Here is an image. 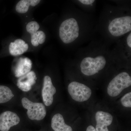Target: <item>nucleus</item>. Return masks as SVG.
<instances>
[{"label": "nucleus", "mask_w": 131, "mask_h": 131, "mask_svg": "<svg viewBox=\"0 0 131 131\" xmlns=\"http://www.w3.org/2000/svg\"><path fill=\"white\" fill-rule=\"evenodd\" d=\"M79 1L84 5H90L93 4L95 1L94 0H80Z\"/></svg>", "instance_id": "obj_18"}, {"label": "nucleus", "mask_w": 131, "mask_h": 131, "mask_svg": "<svg viewBox=\"0 0 131 131\" xmlns=\"http://www.w3.org/2000/svg\"><path fill=\"white\" fill-rule=\"evenodd\" d=\"M28 49V44L21 39H16L9 45V53L13 56L21 55L27 51Z\"/></svg>", "instance_id": "obj_12"}, {"label": "nucleus", "mask_w": 131, "mask_h": 131, "mask_svg": "<svg viewBox=\"0 0 131 131\" xmlns=\"http://www.w3.org/2000/svg\"><path fill=\"white\" fill-rule=\"evenodd\" d=\"M40 0H30V6L34 7L40 2Z\"/></svg>", "instance_id": "obj_19"}, {"label": "nucleus", "mask_w": 131, "mask_h": 131, "mask_svg": "<svg viewBox=\"0 0 131 131\" xmlns=\"http://www.w3.org/2000/svg\"><path fill=\"white\" fill-rule=\"evenodd\" d=\"M80 28L77 21L74 18L67 19L60 25L59 35L64 43H72L78 38Z\"/></svg>", "instance_id": "obj_1"}, {"label": "nucleus", "mask_w": 131, "mask_h": 131, "mask_svg": "<svg viewBox=\"0 0 131 131\" xmlns=\"http://www.w3.org/2000/svg\"><path fill=\"white\" fill-rule=\"evenodd\" d=\"M56 89L52 84L51 78L49 76L44 78L42 94L43 101L46 106H49L53 103V96L56 93Z\"/></svg>", "instance_id": "obj_7"}, {"label": "nucleus", "mask_w": 131, "mask_h": 131, "mask_svg": "<svg viewBox=\"0 0 131 131\" xmlns=\"http://www.w3.org/2000/svg\"><path fill=\"white\" fill-rule=\"evenodd\" d=\"M68 91L72 99L78 102L88 100L92 94V91L89 87L75 81L71 82L69 84Z\"/></svg>", "instance_id": "obj_6"}, {"label": "nucleus", "mask_w": 131, "mask_h": 131, "mask_svg": "<svg viewBox=\"0 0 131 131\" xmlns=\"http://www.w3.org/2000/svg\"><path fill=\"white\" fill-rule=\"evenodd\" d=\"M32 67V62L30 59L20 58L15 68V75L17 78L21 77L30 71Z\"/></svg>", "instance_id": "obj_11"}, {"label": "nucleus", "mask_w": 131, "mask_h": 131, "mask_svg": "<svg viewBox=\"0 0 131 131\" xmlns=\"http://www.w3.org/2000/svg\"><path fill=\"white\" fill-rule=\"evenodd\" d=\"M96 131H109L107 126L112 123V115L108 112L99 111L95 114Z\"/></svg>", "instance_id": "obj_9"}, {"label": "nucleus", "mask_w": 131, "mask_h": 131, "mask_svg": "<svg viewBox=\"0 0 131 131\" xmlns=\"http://www.w3.org/2000/svg\"><path fill=\"white\" fill-rule=\"evenodd\" d=\"M39 27V25L37 21H32L29 22L27 25L26 30L28 32L31 34L37 31Z\"/></svg>", "instance_id": "obj_16"}, {"label": "nucleus", "mask_w": 131, "mask_h": 131, "mask_svg": "<svg viewBox=\"0 0 131 131\" xmlns=\"http://www.w3.org/2000/svg\"><path fill=\"white\" fill-rule=\"evenodd\" d=\"M131 85L130 76L127 72H122L114 78L109 83L107 88V93L110 96L115 97Z\"/></svg>", "instance_id": "obj_3"}, {"label": "nucleus", "mask_w": 131, "mask_h": 131, "mask_svg": "<svg viewBox=\"0 0 131 131\" xmlns=\"http://www.w3.org/2000/svg\"><path fill=\"white\" fill-rule=\"evenodd\" d=\"M121 104L125 107H131V93L130 92L125 94L121 99Z\"/></svg>", "instance_id": "obj_17"}, {"label": "nucleus", "mask_w": 131, "mask_h": 131, "mask_svg": "<svg viewBox=\"0 0 131 131\" xmlns=\"http://www.w3.org/2000/svg\"><path fill=\"white\" fill-rule=\"evenodd\" d=\"M51 126L54 131H73L71 127L65 124L62 115L56 114L51 120Z\"/></svg>", "instance_id": "obj_13"}, {"label": "nucleus", "mask_w": 131, "mask_h": 131, "mask_svg": "<svg viewBox=\"0 0 131 131\" xmlns=\"http://www.w3.org/2000/svg\"><path fill=\"white\" fill-rule=\"evenodd\" d=\"M14 96V94L9 88L0 85V103L9 101Z\"/></svg>", "instance_id": "obj_14"}, {"label": "nucleus", "mask_w": 131, "mask_h": 131, "mask_svg": "<svg viewBox=\"0 0 131 131\" xmlns=\"http://www.w3.org/2000/svg\"><path fill=\"white\" fill-rule=\"evenodd\" d=\"M30 6V0H21L17 3L16 11L19 13H26L28 12Z\"/></svg>", "instance_id": "obj_15"}, {"label": "nucleus", "mask_w": 131, "mask_h": 131, "mask_svg": "<svg viewBox=\"0 0 131 131\" xmlns=\"http://www.w3.org/2000/svg\"><path fill=\"white\" fill-rule=\"evenodd\" d=\"M106 63V59L103 56L86 57L83 59L80 64L81 71L85 75H93L103 69Z\"/></svg>", "instance_id": "obj_2"}, {"label": "nucleus", "mask_w": 131, "mask_h": 131, "mask_svg": "<svg viewBox=\"0 0 131 131\" xmlns=\"http://www.w3.org/2000/svg\"><path fill=\"white\" fill-rule=\"evenodd\" d=\"M86 131H96V130L93 126L90 125L87 127Z\"/></svg>", "instance_id": "obj_21"}, {"label": "nucleus", "mask_w": 131, "mask_h": 131, "mask_svg": "<svg viewBox=\"0 0 131 131\" xmlns=\"http://www.w3.org/2000/svg\"><path fill=\"white\" fill-rule=\"evenodd\" d=\"M110 34L114 37H119L131 30V17L130 16L118 17L113 19L108 26Z\"/></svg>", "instance_id": "obj_4"}, {"label": "nucleus", "mask_w": 131, "mask_h": 131, "mask_svg": "<svg viewBox=\"0 0 131 131\" xmlns=\"http://www.w3.org/2000/svg\"><path fill=\"white\" fill-rule=\"evenodd\" d=\"M21 103L23 107L27 109V114L30 119L41 121L45 117L46 110L43 103L32 102L25 97L22 98Z\"/></svg>", "instance_id": "obj_5"}, {"label": "nucleus", "mask_w": 131, "mask_h": 131, "mask_svg": "<svg viewBox=\"0 0 131 131\" xmlns=\"http://www.w3.org/2000/svg\"><path fill=\"white\" fill-rule=\"evenodd\" d=\"M37 78L34 71H30L26 74L19 78L17 86L20 89L24 92H28L36 83Z\"/></svg>", "instance_id": "obj_10"}, {"label": "nucleus", "mask_w": 131, "mask_h": 131, "mask_svg": "<svg viewBox=\"0 0 131 131\" xmlns=\"http://www.w3.org/2000/svg\"><path fill=\"white\" fill-rule=\"evenodd\" d=\"M127 43L129 47H131V33H130L127 38Z\"/></svg>", "instance_id": "obj_20"}, {"label": "nucleus", "mask_w": 131, "mask_h": 131, "mask_svg": "<svg viewBox=\"0 0 131 131\" xmlns=\"http://www.w3.org/2000/svg\"><path fill=\"white\" fill-rule=\"evenodd\" d=\"M20 121L19 117L15 113L9 111L4 112L0 115V131H8Z\"/></svg>", "instance_id": "obj_8"}]
</instances>
